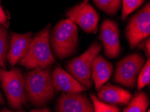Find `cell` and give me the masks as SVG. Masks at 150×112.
<instances>
[{
  "instance_id": "cell-1",
  "label": "cell",
  "mask_w": 150,
  "mask_h": 112,
  "mask_svg": "<svg viewBox=\"0 0 150 112\" xmlns=\"http://www.w3.org/2000/svg\"><path fill=\"white\" fill-rule=\"evenodd\" d=\"M26 97L36 106H45L53 99L54 89L48 67L36 68L24 75Z\"/></svg>"
},
{
  "instance_id": "cell-2",
  "label": "cell",
  "mask_w": 150,
  "mask_h": 112,
  "mask_svg": "<svg viewBox=\"0 0 150 112\" xmlns=\"http://www.w3.org/2000/svg\"><path fill=\"white\" fill-rule=\"evenodd\" d=\"M49 42L55 56L64 59L76 52L78 46V29L69 19L62 20L54 27Z\"/></svg>"
},
{
  "instance_id": "cell-3",
  "label": "cell",
  "mask_w": 150,
  "mask_h": 112,
  "mask_svg": "<svg viewBox=\"0 0 150 112\" xmlns=\"http://www.w3.org/2000/svg\"><path fill=\"white\" fill-rule=\"evenodd\" d=\"M51 24L39 32L33 38L26 55L18 63L27 69L49 67L55 62L49 42V30Z\"/></svg>"
},
{
  "instance_id": "cell-4",
  "label": "cell",
  "mask_w": 150,
  "mask_h": 112,
  "mask_svg": "<svg viewBox=\"0 0 150 112\" xmlns=\"http://www.w3.org/2000/svg\"><path fill=\"white\" fill-rule=\"evenodd\" d=\"M0 76L2 88L10 106L13 109H20L27 100L25 79L21 70L14 68L8 71L0 68Z\"/></svg>"
},
{
  "instance_id": "cell-5",
  "label": "cell",
  "mask_w": 150,
  "mask_h": 112,
  "mask_svg": "<svg viewBox=\"0 0 150 112\" xmlns=\"http://www.w3.org/2000/svg\"><path fill=\"white\" fill-rule=\"evenodd\" d=\"M101 50L102 45L94 42L81 55L73 58L67 64L69 74L86 89H90L93 84L91 80L92 63Z\"/></svg>"
},
{
  "instance_id": "cell-6",
  "label": "cell",
  "mask_w": 150,
  "mask_h": 112,
  "mask_svg": "<svg viewBox=\"0 0 150 112\" xmlns=\"http://www.w3.org/2000/svg\"><path fill=\"white\" fill-rule=\"evenodd\" d=\"M145 63L142 54L134 53L122 58L117 63L114 80L116 83L133 88L139 73Z\"/></svg>"
},
{
  "instance_id": "cell-7",
  "label": "cell",
  "mask_w": 150,
  "mask_h": 112,
  "mask_svg": "<svg viewBox=\"0 0 150 112\" xmlns=\"http://www.w3.org/2000/svg\"><path fill=\"white\" fill-rule=\"evenodd\" d=\"M126 37L129 46L135 49L150 34V5L147 3L142 10L133 15L127 25Z\"/></svg>"
},
{
  "instance_id": "cell-8",
  "label": "cell",
  "mask_w": 150,
  "mask_h": 112,
  "mask_svg": "<svg viewBox=\"0 0 150 112\" xmlns=\"http://www.w3.org/2000/svg\"><path fill=\"white\" fill-rule=\"evenodd\" d=\"M89 0H84L78 5L67 11V19L79 25L86 32L96 33L99 15L94 8L88 3Z\"/></svg>"
},
{
  "instance_id": "cell-9",
  "label": "cell",
  "mask_w": 150,
  "mask_h": 112,
  "mask_svg": "<svg viewBox=\"0 0 150 112\" xmlns=\"http://www.w3.org/2000/svg\"><path fill=\"white\" fill-rule=\"evenodd\" d=\"M100 40L104 48V54L109 58H115L120 52L119 30L115 22L105 20L102 22L100 32Z\"/></svg>"
},
{
  "instance_id": "cell-10",
  "label": "cell",
  "mask_w": 150,
  "mask_h": 112,
  "mask_svg": "<svg viewBox=\"0 0 150 112\" xmlns=\"http://www.w3.org/2000/svg\"><path fill=\"white\" fill-rule=\"evenodd\" d=\"M57 112H94V106L85 95L78 93L61 94L57 100Z\"/></svg>"
},
{
  "instance_id": "cell-11",
  "label": "cell",
  "mask_w": 150,
  "mask_h": 112,
  "mask_svg": "<svg viewBox=\"0 0 150 112\" xmlns=\"http://www.w3.org/2000/svg\"><path fill=\"white\" fill-rule=\"evenodd\" d=\"M31 32L26 34H11L10 45L7 54V60L13 67L26 55L33 41Z\"/></svg>"
},
{
  "instance_id": "cell-12",
  "label": "cell",
  "mask_w": 150,
  "mask_h": 112,
  "mask_svg": "<svg viewBox=\"0 0 150 112\" xmlns=\"http://www.w3.org/2000/svg\"><path fill=\"white\" fill-rule=\"evenodd\" d=\"M51 79L53 87L57 91L66 93H78L87 89L61 67L54 68L51 73Z\"/></svg>"
},
{
  "instance_id": "cell-13",
  "label": "cell",
  "mask_w": 150,
  "mask_h": 112,
  "mask_svg": "<svg viewBox=\"0 0 150 112\" xmlns=\"http://www.w3.org/2000/svg\"><path fill=\"white\" fill-rule=\"evenodd\" d=\"M133 95L130 92L110 83L104 85L98 91V99L110 105L128 104Z\"/></svg>"
},
{
  "instance_id": "cell-14",
  "label": "cell",
  "mask_w": 150,
  "mask_h": 112,
  "mask_svg": "<svg viewBox=\"0 0 150 112\" xmlns=\"http://www.w3.org/2000/svg\"><path fill=\"white\" fill-rule=\"evenodd\" d=\"M113 67L112 64L106 60L102 55L95 57L92 65L91 77L97 91L107 82L112 75Z\"/></svg>"
},
{
  "instance_id": "cell-15",
  "label": "cell",
  "mask_w": 150,
  "mask_h": 112,
  "mask_svg": "<svg viewBox=\"0 0 150 112\" xmlns=\"http://www.w3.org/2000/svg\"><path fill=\"white\" fill-rule=\"evenodd\" d=\"M149 106V99L145 92L136 93L122 112H146Z\"/></svg>"
},
{
  "instance_id": "cell-16",
  "label": "cell",
  "mask_w": 150,
  "mask_h": 112,
  "mask_svg": "<svg viewBox=\"0 0 150 112\" xmlns=\"http://www.w3.org/2000/svg\"><path fill=\"white\" fill-rule=\"evenodd\" d=\"M10 47L9 36L6 28L0 25V67L6 68L7 54Z\"/></svg>"
},
{
  "instance_id": "cell-17",
  "label": "cell",
  "mask_w": 150,
  "mask_h": 112,
  "mask_svg": "<svg viewBox=\"0 0 150 112\" xmlns=\"http://www.w3.org/2000/svg\"><path fill=\"white\" fill-rule=\"evenodd\" d=\"M98 8L110 15H115L121 7V0H93Z\"/></svg>"
},
{
  "instance_id": "cell-18",
  "label": "cell",
  "mask_w": 150,
  "mask_h": 112,
  "mask_svg": "<svg viewBox=\"0 0 150 112\" xmlns=\"http://www.w3.org/2000/svg\"><path fill=\"white\" fill-rule=\"evenodd\" d=\"M90 98L93 102L94 112H120V108L115 105L107 104L98 99L94 94L90 95Z\"/></svg>"
},
{
  "instance_id": "cell-19",
  "label": "cell",
  "mask_w": 150,
  "mask_h": 112,
  "mask_svg": "<svg viewBox=\"0 0 150 112\" xmlns=\"http://www.w3.org/2000/svg\"><path fill=\"white\" fill-rule=\"evenodd\" d=\"M150 82V61L147 58V61L139 73L137 77V88L141 90L144 87L148 85Z\"/></svg>"
},
{
  "instance_id": "cell-20",
  "label": "cell",
  "mask_w": 150,
  "mask_h": 112,
  "mask_svg": "<svg viewBox=\"0 0 150 112\" xmlns=\"http://www.w3.org/2000/svg\"><path fill=\"white\" fill-rule=\"evenodd\" d=\"M145 0H122V20L126 18L142 5Z\"/></svg>"
},
{
  "instance_id": "cell-21",
  "label": "cell",
  "mask_w": 150,
  "mask_h": 112,
  "mask_svg": "<svg viewBox=\"0 0 150 112\" xmlns=\"http://www.w3.org/2000/svg\"><path fill=\"white\" fill-rule=\"evenodd\" d=\"M143 46L142 47H139V48H142V49H144V51H145V55H146L147 58H149V55H150V40L149 38H148L146 40H145V42L144 44H142Z\"/></svg>"
},
{
  "instance_id": "cell-22",
  "label": "cell",
  "mask_w": 150,
  "mask_h": 112,
  "mask_svg": "<svg viewBox=\"0 0 150 112\" xmlns=\"http://www.w3.org/2000/svg\"><path fill=\"white\" fill-rule=\"evenodd\" d=\"M0 24L6 26H8V18L1 5H0Z\"/></svg>"
},
{
  "instance_id": "cell-23",
  "label": "cell",
  "mask_w": 150,
  "mask_h": 112,
  "mask_svg": "<svg viewBox=\"0 0 150 112\" xmlns=\"http://www.w3.org/2000/svg\"><path fill=\"white\" fill-rule=\"evenodd\" d=\"M30 112H51L49 108H43V109H33Z\"/></svg>"
},
{
  "instance_id": "cell-24",
  "label": "cell",
  "mask_w": 150,
  "mask_h": 112,
  "mask_svg": "<svg viewBox=\"0 0 150 112\" xmlns=\"http://www.w3.org/2000/svg\"><path fill=\"white\" fill-rule=\"evenodd\" d=\"M1 112H24V111H10L9 110V109H3L1 111Z\"/></svg>"
},
{
  "instance_id": "cell-25",
  "label": "cell",
  "mask_w": 150,
  "mask_h": 112,
  "mask_svg": "<svg viewBox=\"0 0 150 112\" xmlns=\"http://www.w3.org/2000/svg\"><path fill=\"white\" fill-rule=\"evenodd\" d=\"M4 103V99L3 95H1V93H0V104H3Z\"/></svg>"
},
{
  "instance_id": "cell-26",
  "label": "cell",
  "mask_w": 150,
  "mask_h": 112,
  "mask_svg": "<svg viewBox=\"0 0 150 112\" xmlns=\"http://www.w3.org/2000/svg\"><path fill=\"white\" fill-rule=\"evenodd\" d=\"M0 83H1V76H0Z\"/></svg>"
},
{
  "instance_id": "cell-27",
  "label": "cell",
  "mask_w": 150,
  "mask_h": 112,
  "mask_svg": "<svg viewBox=\"0 0 150 112\" xmlns=\"http://www.w3.org/2000/svg\"><path fill=\"white\" fill-rule=\"evenodd\" d=\"M147 112H150V111H149V109H148V110H147Z\"/></svg>"
}]
</instances>
